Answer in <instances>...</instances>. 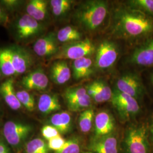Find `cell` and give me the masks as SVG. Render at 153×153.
<instances>
[{
    "instance_id": "cell-1",
    "label": "cell",
    "mask_w": 153,
    "mask_h": 153,
    "mask_svg": "<svg viewBox=\"0 0 153 153\" xmlns=\"http://www.w3.org/2000/svg\"><path fill=\"white\" fill-rule=\"evenodd\" d=\"M116 31L123 36L140 41L153 36V17L129 8L116 15Z\"/></svg>"
},
{
    "instance_id": "cell-2",
    "label": "cell",
    "mask_w": 153,
    "mask_h": 153,
    "mask_svg": "<svg viewBox=\"0 0 153 153\" xmlns=\"http://www.w3.org/2000/svg\"><path fill=\"white\" fill-rule=\"evenodd\" d=\"M107 12V2L100 0L87 1L78 7L75 18L86 30L93 31L102 24Z\"/></svg>"
},
{
    "instance_id": "cell-3",
    "label": "cell",
    "mask_w": 153,
    "mask_h": 153,
    "mask_svg": "<svg viewBox=\"0 0 153 153\" xmlns=\"http://www.w3.org/2000/svg\"><path fill=\"white\" fill-rule=\"evenodd\" d=\"M124 148L126 153H151L147 122L130 125L126 131Z\"/></svg>"
},
{
    "instance_id": "cell-4",
    "label": "cell",
    "mask_w": 153,
    "mask_h": 153,
    "mask_svg": "<svg viewBox=\"0 0 153 153\" xmlns=\"http://www.w3.org/2000/svg\"><path fill=\"white\" fill-rule=\"evenodd\" d=\"M111 100L121 118L124 120L135 118L142 112L141 103L139 101L117 89L112 91Z\"/></svg>"
},
{
    "instance_id": "cell-5",
    "label": "cell",
    "mask_w": 153,
    "mask_h": 153,
    "mask_svg": "<svg viewBox=\"0 0 153 153\" xmlns=\"http://www.w3.org/2000/svg\"><path fill=\"white\" fill-rule=\"evenodd\" d=\"M95 51L93 43L88 39L65 44L52 57V60H76L92 55Z\"/></svg>"
},
{
    "instance_id": "cell-6",
    "label": "cell",
    "mask_w": 153,
    "mask_h": 153,
    "mask_svg": "<svg viewBox=\"0 0 153 153\" xmlns=\"http://www.w3.org/2000/svg\"><path fill=\"white\" fill-rule=\"evenodd\" d=\"M33 131V126L31 124L18 121H7L2 129L6 142L13 148L20 146Z\"/></svg>"
},
{
    "instance_id": "cell-7",
    "label": "cell",
    "mask_w": 153,
    "mask_h": 153,
    "mask_svg": "<svg viewBox=\"0 0 153 153\" xmlns=\"http://www.w3.org/2000/svg\"><path fill=\"white\" fill-rule=\"evenodd\" d=\"M117 90L136 99L141 103L147 91L142 77L138 74L129 73L121 76L116 82Z\"/></svg>"
},
{
    "instance_id": "cell-8",
    "label": "cell",
    "mask_w": 153,
    "mask_h": 153,
    "mask_svg": "<svg viewBox=\"0 0 153 153\" xmlns=\"http://www.w3.org/2000/svg\"><path fill=\"white\" fill-rule=\"evenodd\" d=\"M128 61L132 65L148 69L153 67V36L138 44Z\"/></svg>"
},
{
    "instance_id": "cell-9",
    "label": "cell",
    "mask_w": 153,
    "mask_h": 153,
    "mask_svg": "<svg viewBox=\"0 0 153 153\" xmlns=\"http://www.w3.org/2000/svg\"><path fill=\"white\" fill-rule=\"evenodd\" d=\"M16 30L17 38L23 40L36 36L43 30V27L39 21L25 14L16 21Z\"/></svg>"
},
{
    "instance_id": "cell-10",
    "label": "cell",
    "mask_w": 153,
    "mask_h": 153,
    "mask_svg": "<svg viewBox=\"0 0 153 153\" xmlns=\"http://www.w3.org/2000/svg\"><path fill=\"white\" fill-rule=\"evenodd\" d=\"M118 54L117 47L114 43L103 42L97 50L95 66L99 69L108 68L115 63Z\"/></svg>"
},
{
    "instance_id": "cell-11",
    "label": "cell",
    "mask_w": 153,
    "mask_h": 153,
    "mask_svg": "<svg viewBox=\"0 0 153 153\" xmlns=\"http://www.w3.org/2000/svg\"><path fill=\"white\" fill-rule=\"evenodd\" d=\"M11 59L16 76L24 74L33 64L32 55L27 49L19 46L10 47Z\"/></svg>"
},
{
    "instance_id": "cell-12",
    "label": "cell",
    "mask_w": 153,
    "mask_h": 153,
    "mask_svg": "<svg viewBox=\"0 0 153 153\" xmlns=\"http://www.w3.org/2000/svg\"><path fill=\"white\" fill-rule=\"evenodd\" d=\"M58 40L55 33L47 35L38 39L33 46V50L36 55L41 57L55 56L59 51Z\"/></svg>"
},
{
    "instance_id": "cell-13",
    "label": "cell",
    "mask_w": 153,
    "mask_h": 153,
    "mask_svg": "<svg viewBox=\"0 0 153 153\" xmlns=\"http://www.w3.org/2000/svg\"><path fill=\"white\" fill-rule=\"evenodd\" d=\"M21 84L27 91H43L48 86L49 79L42 68H38L22 78Z\"/></svg>"
},
{
    "instance_id": "cell-14",
    "label": "cell",
    "mask_w": 153,
    "mask_h": 153,
    "mask_svg": "<svg viewBox=\"0 0 153 153\" xmlns=\"http://www.w3.org/2000/svg\"><path fill=\"white\" fill-rule=\"evenodd\" d=\"M115 119L106 111H101L95 117L94 123V137L100 138L114 133Z\"/></svg>"
},
{
    "instance_id": "cell-15",
    "label": "cell",
    "mask_w": 153,
    "mask_h": 153,
    "mask_svg": "<svg viewBox=\"0 0 153 153\" xmlns=\"http://www.w3.org/2000/svg\"><path fill=\"white\" fill-rule=\"evenodd\" d=\"M88 149L95 153H118V140L114 133L104 137L93 138Z\"/></svg>"
},
{
    "instance_id": "cell-16",
    "label": "cell",
    "mask_w": 153,
    "mask_h": 153,
    "mask_svg": "<svg viewBox=\"0 0 153 153\" xmlns=\"http://www.w3.org/2000/svg\"><path fill=\"white\" fill-rule=\"evenodd\" d=\"M14 84V81L11 77L2 82L0 85V95L11 109L18 110L22 105L17 98Z\"/></svg>"
},
{
    "instance_id": "cell-17",
    "label": "cell",
    "mask_w": 153,
    "mask_h": 153,
    "mask_svg": "<svg viewBox=\"0 0 153 153\" xmlns=\"http://www.w3.org/2000/svg\"><path fill=\"white\" fill-rule=\"evenodd\" d=\"M71 71L65 60H57L50 69L51 80L56 84L61 85L69 81L71 77Z\"/></svg>"
},
{
    "instance_id": "cell-18",
    "label": "cell",
    "mask_w": 153,
    "mask_h": 153,
    "mask_svg": "<svg viewBox=\"0 0 153 153\" xmlns=\"http://www.w3.org/2000/svg\"><path fill=\"white\" fill-rule=\"evenodd\" d=\"M60 103L57 95L43 94L39 98V111L45 115L49 114L61 109Z\"/></svg>"
},
{
    "instance_id": "cell-19",
    "label": "cell",
    "mask_w": 153,
    "mask_h": 153,
    "mask_svg": "<svg viewBox=\"0 0 153 153\" xmlns=\"http://www.w3.org/2000/svg\"><path fill=\"white\" fill-rule=\"evenodd\" d=\"M73 76L76 80L90 76L93 73V61L88 57H83L73 61Z\"/></svg>"
},
{
    "instance_id": "cell-20",
    "label": "cell",
    "mask_w": 153,
    "mask_h": 153,
    "mask_svg": "<svg viewBox=\"0 0 153 153\" xmlns=\"http://www.w3.org/2000/svg\"><path fill=\"white\" fill-rule=\"evenodd\" d=\"M26 14L39 22L43 21L48 15V2L44 0H31L26 7Z\"/></svg>"
},
{
    "instance_id": "cell-21",
    "label": "cell",
    "mask_w": 153,
    "mask_h": 153,
    "mask_svg": "<svg viewBox=\"0 0 153 153\" xmlns=\"http://www.w3.org/2000/svg\"><path fill=\"white\" fill-rule=\"evenodd\" d=\"M51 126L56 128L60 134H65L71 130V115L66 111H62L52 115L50 119Z\"/></svg>"
},
{
    "instance_id": "cell-22",
    "label": "cell",
    "mask_w": 153,
    "mask_h": 153,
    "mask_svg": "<svg viewBox=\"0 0 153 153\" xmlns=\"http://www.w3.org/2000/svg\"><path fill=\"white\" fill-rule=\"evenodd\" d=\"M0 71L4 76H16L12 62L10 47L0 49Z\"/></svg>"
},
{
    "instance_id": "cell-23",
    "label": "cell",
    "mask_w": 153,
    "mask_h": 153,
    "mask_svg": "<svg viewBox=\"0 0 153 153\" xmlns=\"http://www.w3.org/2000/svg\"><path fill=\"white\" fill-rule=\"evenodd\" d=\"M56 36L58 42L68 44L81 40L82 33L76 28L68 26L61 28Z\"/></svg>"
},
{
    "instance_id": "cell-24",
    "label": "cell",
    "mask_w": 153,
    "mask_h": 153,
    "mask_svg": "<svg viewBox=\"0 0 153 153\" xmlns=\"http://www.w3.org/2000/svg\"><path fill=\"white\" fill-rule=\"evenodd\" d=\"M95 117V113L93 108H89L83 111L78 119V126L80 131L84 133H87L90 131L94 126Z\"/></svg>"
},
{
    "instance_id": "cell-25",
    "label": "cell",
    "mask_w": 153,
    "mask_h": 153,
    "mask_svg": "<svg viewBox=\"0 0 153 153\" xmlns=\"http://www.w3.org/2000/svg\"><path fill=\"white\" fill-rule=\"evenodd\" d=\"M129 8L153 17V0H131L128 1Z\"/></svg>"
},
{
    "instance_id": "cell-26",
    "label": "cell",
    "mask_w": 153,
    "mask_h": 153,
    "mask_svg": "<svg viewBox=\"0 0 153 153\" xmlns=\"http://www.w3.org/2000/svg\"><path fill=\"white\" fill-rule=\"evenodd\" d=\"M26 153H49L47 143L40 138H36L30 140L25 146Z\"/></svg>"
},
{
    "instance_id": "cell-27",
    "label": "cell",
    "mask_w": 153,
    "mask_h": 153,
    "mask_svg": "<svg viewBox=\"0 0 153 153\" xmlns=\"http://www.w3.org/2000/svg\"><path fill=\"white\" fill-rule=\"evenodd\" d=\"M73 3L70 0H52L50 4L53 15L56 16H61L65 15L71 9Z\"/></svg>"
},
{
    "instance_id": "cell-28",
    "label": "cell",
    "mask_w": 153,
    "mask_h": 153,
    "mask_svg": "<svg viewBox=\"0 0 153 153\" xmlns=\"http://www.w3.org/2000/svg\"><path fill=\"white\" fill-rule=\"evenodd\" d=\"M16 97L20 103L30 112H33L35 108V100L33 94L27 90H22L16 91Z\"/></svg>"
},
{
    "instance_id": "cell-29",
    "label": "cell",
    "mask_w": 153,
    "mask_h": 153,
    "mask_svg": "<svg viewBox=\"0 0 153 153\" xmlns=\"http://www.w3.org/2000/svg\"><path fill=\"white\" fill-rule=\"evenodd\" d=\"M86 88L82 86H76L68 88L64 93L66 104H69L87 94Z\"/></svg>"
},
{
    "instance_id": "cell-30",
    "label": "cell",
    "mask_w": 153,
    "mask_h": 153,
    "mask_svg": "<svg viewBox=\"0 0 153 153\" xmlns=\"http://www.w3.org/2000/svg\"><path fill=\"white\" fill-rule=\"evenodd\" d=\"M81 141L78 137H74L66 141L64 145L55 153H79L81 151Z\"/></svg>"
},
{
    "instance_id": "cell-31",
    "label": "cell",
    "mask_w": 153,
    "mask_h": 153,
    "mask_svg": "<svg viewBox=\"0 0 153 153\" xmlns=\"http://www.w3.org/2000/svg\"><path fill=\"white\" fill-rule=\"evenodd\" d=\"M91 104V98L88 94L76 101L67 104L69 109L73 112L84 111L89 108Z\"/></svg>"
},
{
    "instance_id": "cell-32",
    "label": "cell",
    "mask_w": 153,
    "mask_h": 153,
    "mask_svg": "<svg viewBox=\"0 0 153 153\" xmlns=\"http://www.w3.org/2000/svg\"><path fill=\"white\" fill-rule=\"evenodd\" d=\"M96 87L100 94L103 102H107L111 100L112 95V91L109 86L103 81H94Z\"/></svg>"
},
{
    "instance_id": "cell-33",
    "label": "cell",
    "mask_w": 153,
    "mask_h": 153,
    "mask_svg": "<svg viewBox=\"0 0 153 153\" xmlns=\"http://www.w3.org/2000/svg\"><path fill=\"white\" fill-rule=\"evenodd\" d=\"M88 95L91 97V98L98 103H101L104 102L98 90L96 87L95 82H93L88 85L86 88Z\"/></svg>"
},
{
    "instance_id": "cell-34",
    "label": "cell",
    "mask_w": 153,
    "mask_h": 153,
    "mask_svg": "<svg viewBox=\"0 0 153 153\" xmlns=\"http://www.w3.org/2000/svg\"><path fill=\"white\" fill-rule=\"evenodd\" d=\"M65 142V140L61 136V135H59L48 140L47 145L49 150L57 152L62 148Z\"/></svg>"
},
{
    "instance_id": "cell-35",
    "label": "cell",
    "mask_w": 153,
    "mask_h": 153,
    "mask_svg": "<svg viewBox=\"0 0 153 153\" xmlns=\"http://www.w3.org/2000/svg\"><path fill=\"white\" fill-rule=\"evenodd\" d=\"M41 131L43 137L47 141L61 135L58 130L53 126L51 125H46L43 126Z\"/></svg>"
},
{
    "instance_id": "cell-36",
    "label": "cell",
    "mask_w": 153,
    "mask_h": 153,
    "mask_svg": "<svg viewBox=\"0 0 153 153\" xmlns=\"http://www.w3.org/2000/svg\"><path fill=\"white\" fill-rule=\"evenodd\" d=\"M22 1L18 0H2L0 1L1 6L8 10H14L19 7L22 4Z\"/></svg>"
},
{
    "instance_id": "cell-37",
    "label": "cell",
    "mask_w": 153,
    "mask_h": 153,
    "mask_svg": "<svg viewBox=\"0 0 153 153\" xmlns=\"http://www.w3.org/2000/svg\"><path fill=\"white\" fill-rule=\"evenodd\" d=\"M148 124V134L149 140L151 147L153 148V115L147 122Z\"/></svg>"
},
{
    "instance_id": "cell-38",
    "label": "cell",
    "mask_w": 153,
    "mask_h": 153,
    "mask_svg": "<svg viewBox=\"0 0 153 153\" xmlns=\"http://www.w3.org/2000/svg\"><path fill=\"white\" fill-rule=\"evenodd\" d=\"M9 22V16L3 6L0 5V25H6Z\"/></svg>"
},
{
    "instance_id": "cell-39",
    "label": "cell",
    "mask_w": 153,
    "mask_h": 153,
    "mask_svg": "<svg viewBox=\"0 0 153 153\" xmlns=\"http://www.w3.org/2000/svg\"><path fill=\"white\" fill-rule=\"evenodd\" d=\"M0 153H10L8 146L2 141H0Z\"/></svg>"
},
{
    "instance_id": "cell-40",
    "label": "cell",
    "mask_w": 153,
    "mask_h": 153,
    "mask_svg": "<svg viewBox=\"0 0 153 153\" xmlns=\"http://www.w3.org/2000/svg\"><path fill=\"white\" fill-rule=\"evenodd\" d=\"M149 69L152 71H150L148 75V79L149 85L150 87L153 90V67L149 68Z\"/></svg>"
},
{
    "instance_id": "cell-41",
    "label": "cell",
    "mask_w": 153,
    "mask_h": 153,
    "mask_svg": "<svg viewBox=\"0 0 153 153\" xmlns=\"http://www.w3.org/2000/svg\"><path fill=\"white\" fill-rule=\"evenodd\" d=\"M2 76V73H1V71H0V79L1 78V76Z\"/></svg>"
},
{
    "instance_id": "cell-42",
    "label": "cell",
    "mask_w": 153,
    "mask_h": 153,
    "mask_svg": "<svg viewBox=\"0 0 153 153\" xmlns=\"http://www.w3.org/2000/svg\"><path fill=\"white\" fill-rule=\"evenodd\" d=\"M94 153L93 152H86V153Z\"/></svg>"
}]
</instances>
